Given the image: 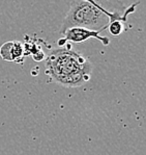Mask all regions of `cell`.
<instances>
[{"label": "cell", "mask_w": 146, "mask_h": 155, "mask_svg": "<svg viewBox=\"0 0 146 155\" xmlns=\"http://www.w3.org/2000/svg\"><path fill=\"white\" fill-rule=\"evenodd\" d=\"M92 64L85 56L70 47L53 50L46 57V75L51 80L65 87H78L89 81L92 74Z\"/></svg>", "instance_id": "7a4b0ae2"}, {"label": "cell", "mask_w": 146, "mask_h": 155, "mask_svg": "<svg viewBox=\"0 0 146 155\" xmlns=\"http://www.w3.org/2000/svg\"><path fill=\"white\" fill-rule=\"evenodd\" d=\"M67 41H65V39L64 38H62V39H60V40H58V46H59V48H61V47H63V46H65V44H67Z\"/></svg>", "instance_id": "52a82bcc"}, {"label": "cell", "mask_w": 146, "mask_h": 155, "mask_svg": "<svg viewBox=\"0 0 146 155\" xmlns=\"http://www.w3.org/2000/svg\"><path fill=\"white\" fill-rule=\"evenodd\" d=\"M139 2L126 8L118 0H73L59 33L70 27H83L103 32L115 20L126 21L129 14L136 11Z\"/></svg>", "instance_id": "6da1fadb"}, {"label": "cell", "mask_w": 146, "mask_h": 155, "mask_svg": "<svg viewBox=\"0 0 146 155\" xmlns=\"http://www.w3.org/2000/svg\"><path fill=\"white\" fill-rule=\"evenodd\" d=\"M0 56L5 61L22 64L24 61V47L19 41L6 42L0 47Z\"/></svg>", "instance_id": "277c9868"}, {"label": "cell", "mask_w": 146, "mask_h": 155, "mask_svg": "<svg viewBox=\"0 0 146 155\" xmlns=\"http://www.w3.org/2000/svg\"><path fill=\"white\" fill-rule=\"evenodd\" d=\"M26 42L23 44L24 47V56L31 55L32 58L35 61H42L44 59H46V53L43 49H42L39 43L42 42V40H33L31 38L25 35Z\"/></svg>", "instance_id": "5b68a950"}, {"label": "cell", "mask_w": 146, "mask_h": 155, "mask_svg": "<svg viewBox=\"0 0 146 155\" xmlns=\"http://www.w3.org/2000/svg\"><path fill=\"white\" fill-rule=\"evenodd\" d=\"M126 24H128L126 21L115 20L110 23L109 26H108V29H109L110 33L113 35H120L126 29Z\"/></svg>", "instance_id": "8992f818"}, {"label": "cell", "mask_w": 146, "mask_h": 155, "mask_svg": "<svg viewBox=\"0 0 146 155\" xmlns=\"http://www.w3.org/2000/svg\"><path fill=\"white\" fill-rule=\"evenodd\" d=\"M64 39L69 43H83L89 39L98 40L104 46H108L110 44V40L107 37L101 35L100 32L95 30L87 29L83 27H70L62 33Z\"/></svg>", "instance_id": "3957f363"}]
</instances>
